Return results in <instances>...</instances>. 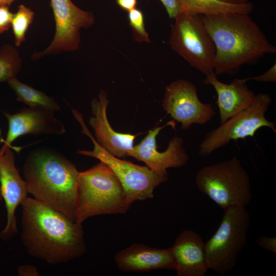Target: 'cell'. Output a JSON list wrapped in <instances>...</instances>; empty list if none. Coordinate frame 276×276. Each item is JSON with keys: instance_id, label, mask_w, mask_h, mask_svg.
Masks as SVG:
<instances>
[{"instance_id": "4fadbf2b", "label": "cell", "mask_w": 276, "mask_h": 276, "mask_svg": "<svg viewBox=\"0 0 276 276\" xmlns=\"http://www.w3.org/2000/svg\"><path fill=\"white\" fill-rule=\"evenodd\" d=\"M173 124L172 121H170L163 126L150 130L138 145L133 147L128 156L144 162L155 173L167 177L168 169L185 166L189 157L183 147L181 137L176 135L172 138L165 151L159 152L157 150V135L162 129Z\"/></svg>"}, {"instance_id": "9c48e42d", "label": "cell", "mask_w": 276, "mask_h": 276, "mask_svg": "<svg viewBox=\"0 0 276 276\" xmlns=\"http://www.w3.org/2000/svg\"><path fill=\"white\" fill-rule=\"evenodd\" d=\"M271 102L268 94L256 95L249 106L206 134L199 145V155L206 156L232 141L254 137L262 127H268L275 133V123L266 118Z\"/></svg>"}, {"instance_id": "f1b7e54d", "label": "cell", "mask_w": 276, "mask_h": 276, "mask_svg": "<svg viewBox=\"0 0 276 276\" xmlns=\"http://www.w3.org/2000/svg\"><path fill=\"white\" fill-rule=\"evenodd\" d=\"M117 4L123 10L129 12L136 8L137 0H116Z\"/></svg>"}, {"instance_id": "52a82bcc", "label": "cell", "mask_w": 276, "mask_h": 276, "mask_svg": "<svg viewBox=\"0 0 276 276\" xmlns=\"http://www.w3.org/2000/svg\"><path fill=\"white\" fill-rule=\"evenodd\" d=\"M72 112L82 126V133L87 135L94 144L92 150H79L77 153L95 157L106 164L112 170L123 188L129 206L134 201L153 198L155 188L165 181L168 177L155 173L148 167L135 165L112 155L95 139L86 127L81 114L75 109Z\"/></svg>"}, {"instance_id": "ac0fdd59", "label": "cell", "mask_w": 276, "mask_h": 276, "mask_svg": "<svg viewBox=\"0 0 276 276\" xmlns=\"http://www.w3.org/2000/svg\"><path fill=\"white\" fill-rule=\"evenodd\" d=\"M203 83L212 85L216 92L220 124L247 108L255 99L256 95L243 79H234L227 84L219 81L214 73L206 75Z\"/></svg>"}, {"instance_id": "cb8c5ba5", "label": "cell", "mask_w": 276, "mask_h": 276, "mask_svg": "<svg viewBox=\"0 0 276 276\" xmlns=\"http://www.w3.org/2000/svg\"><path fill=\"white\" fill-rule=\"evenodd\" d=\"M165 7L171 18H174L181 12L188 10L183 0H159Z\"/></svg>"}, {"instance_id": "44dd1931", "label": "cell", "mask_w": 276, "mask_h": 276, "mask_svg": "<svg viewBox=\"0 0 276 276\" xmlns=\"http://www.w3.org/2000/svg\"><path fill=\"white\" fill-rule=\"evenodd\" d=\"M22 60L16 47L9 43L0 48V83L16 77L21 68Z\"/></svg>"}, {"instance_id": "5bb4252c", "label": "cell", "mask_w": 276, "mask_h": 276, "mask_svg": "<svg viewBox=\"0 0 276 276\" xmlns=\"http://www.w3.org/2000/svg\"><path fill=\"white\" fill-rule=\"evenodd\" d=\"M8 120V129L6 140L0 151L13 148L12 143L18 137L26 134H57L65 132L63 124L54 116V112L41 108H24L11 114L3 112Z\"/></svg>"}, {"instance_id": "7c38bea8", "label": "cell", "mask_w": 276, "mask_h": 276, "mask_svg": "<svg viewBox=\"0 0 276 276\" xmlns=\"http://www.w3.org/2000/svg\"><path fill=\"white\" fill-rule=\"evenodd\" d=\"M2 142L1 139L0 144ZM10 148H7L4 152L0 151L1 192L7 212V222L0 237L4 241L12 239L17 234L16 210L29 193L26 182L16 167L15 155Z\"/></svg>"}, {"instance_id": "277c9868", "label": "cell", "mask_w": 276, "mask_h": 276, "mask_svg": "<svg viewBox=\"0 0 276 276\" xmlns=\"http://www.w3.org/2000/svg\"><path fill=\"white\" fill-rule=\"evenodd\" d=\"M123 188L105 163L80 172L75 208V219L82 224L88 218L106 214H125L129 209Z\"/></svg>"}, {"instance_id": "6da1fadb", "label": "cell", "mask_w": 276, "mask_h": 276, "mask_svg": "<svg viewBox=\"0 0 276 276\" xmlns=\"http://www.w3.org/2000/svg\"><path fill=\"white\" fill-rule=\"evenodd\" d=\"M21 205V239L29 255L55 265L85 254L82 224L33 197H27Z\"/></svg>"}, {"instance_id": "484cf974", "label": "cell", "mask_w": 276, "mask_h": 276, "mask_svg": "<svg viewBox=\"0 0 276 276\" xmlns=\"http://www.w3.org/2000/svg\"><path fill=\"white\" fill-rule=\"evenodd\" d=\"M246 82L250 80H255L262 82H275L276 81V63L263 74L255 77L243 79Z\"/></svg>"}, {"instance_id": "1f68e13d", "label": "cell", "mask_w": 276, "mask_h": 276, "mask_svg": "<svg viewBox=\"0 0 276 276\" xmlns=\"http://www.w3.org/2000/svg\"><path fill=\"white\" fill-rule=\"evenodd\" d=\"M3 200L2 195H1V187H0V202Z\"/></svg>"}, {"instance_id": "ffe728a7", "label": "cell", "mask_w": 276, "mask_h": 276, "mask_svg": "<svg viewBox=\"0 0 276 276\" xmlns=\"http://www.w3.org/2000/svg\"><path fill=\"white\" fill-rule=\"evenodd\" d=\"M188 10L201 15H218L228 13L250 14L254 6L251 3L233 5L220 0H183Z\"/></svg>"}, {"instance_id": "ba28073f", "label": "cell", "mask_w": 276, "mask_h": 276, "mask_svg": "<svg viewBox=\"0 0 276 276\" xmlns=\"http://www.w3.org/2000/svg\"><path fill=\"white\" fill-rule=\"evenodd\" d=\"M174 19L169 41L171 48L205 76L215 73V48L201 15L185 10Z\"/></svg>"}, {"instance_id": "2e32d148", "label": "cell", "mask_w": 276, "mask_h": 276, "mask_svg": "<svg viewBox=\"0 0 276 276\" xmlns=\"http://www.w3.org/2000/svg\"><path fill=\"white\" fill-rule=\"evenodd\" d=\"M178 276H204L209 269L205 242L191 229L183 231L170 248Z\"/></svg>"}, {"instance_id": "30bf717a", "label": "cell", "mask_w": 276, "mask_h": 276, "mask_svg": "<svg viewBox=\"0 0 276 276\" xmlns=\"http://www.w3.org/2000/svg\"><path fill=\"white\" fill-rule=\"evenodd\" d=\"M50 6L55 23L54 37L45 50L32 54L33 60L46 55L78 50L81 42V29L89 28L95 23L92 13L81 10L71 0H50Z\"/></svg>"}, {"instance_id": "9a60e30c", "label": "cell", "mask_w": 276, "mask_h": 276, "mask_svg": "<svg viewBox=\"0 0 276 276\" xmlns=\"http://www.w3.org/2000/svg\"><path fill=\"white\" fill-rule=\"evenodd\" d=\"M108 103L106 93L101 90L98 98L91 102L93 116L89 123L94 129L97 142L104 149L118 158L128 156L136 135L119 133L111 128L106 115Z\"/></svg>"}, {"instance_id": "4316f807", "label": "cell", "mask_w": 276, "mask_h": 276, "mask_svg": "<svg viewBox=\"0 0 276 276\" xmlns=\"http://www.w3.org/2000/svg\"><path fill=\"white\" fill-rule=\"evenodd\" d=\"M257 245L263 248L276 253V237H269L266 236H261L256 241Z\"/></svg>"}, {"instance_id": "7402d4cb", "label": "cell", "mask_w": 276, "mask_h": 276, "mask_svg": "<svg viewBox=\"0 0 276 276\" xmlns=\"http://www.w3.org/2000/svg\"><path fill=\"white\" fill-rule=\"evenodd\" d=\"M34 13L32 9L24 4L18 6L17 11L13 13L11 28L15 47H19L26 40V35L32 24Z\"/></svg>"}, {"instance_id": "f546056e", "label": "cell", "mask_w": 276, "mask_h": 276, "mask_svg": "<svg viewBox=\"0 0 276 276\" xmlns=\"http://www.w3.org/2000/svg\"><path fill=\"white\" fill-rule=\"evenodd\" d=\"M224 3L233 5H243L249 3V0H220Z\"/></svg>"}, {"instance_id": "7a4b0ae2", "label": "cell", "mask_w": 276, "mask_h": 276, "mask_svg": "<svg viewBox=\"0 0 276 276\" xmlns=\"http://www.w3.org/2000/svg\"><path fill=\"white\" fill-rule=\"evenodd\" d=\"M201 16L215 48L216 75L234 74L241 66L255 63L264 55L276 52L275 47L248 13Z\"/></svg>"}, {"instance_id": "4dcf8cb0", "label": "cell", "mask_w": 276, "mask_h": 276, "mask_svg": "<svg viewBox=\"0 0 276 276\" xmlns=\"http://www.w3.org/2000/svg\"><path fill=\"white\" fill-rule=\"evenodd\" d=\"M15 0H0V6L6 5L10 6Z\"/></svg>"}, {"instance_id": "5b68a950", "label": "cell", "mask_w": 276, "mask_h": 276, "mask_svg": "<svg viewBox=\"0 0 276 276\" xmlns=\"http://www.w3.org/2000/svg\"><path fill=\"white\" fill-rule=\"evenodd\" d=\"M195 185L223 210L246 208L251 199L249 176L235 156L201 168L196 173Z\"/></svg>"}, {"instance_id": "8fae6325", "label": "cell", "mask_w": 276, "mask_h": 276, "mask_svg": "<svg viewBox=\"0 0 276 276\" xmlns=\"http://www.w3.org/2000/svg\"><path fill=\"white\" fill-rule=\"evenodd\" d=\"M162 106L172 118L181 123L183 130L193 124H205L216 115L211 104L199 100L196 86L184 79L174 81L166 87Z\"/></svg>"}, {"instance_id": "d4e9b609", "label": "cell", "mask_w": 276, "mask_h": 276, "mask_svg": "<svg viewBox=\"0 0 276 276\" xmlns=\"http://www.w3.org/2000/svg\"><path fill=\"white\" fill-rule=\"evenodd\" d=\"M9 6H0V34L8 31L11 27L13 13L9 9Z\"/></svg>"}, {"instance_id": "e0dca14e", "label": "cell", "mask_w": 276, "mask_h": 276, "mask_svg": "<svg viewBox=\"0 0 276 276\" xmlns=\"http://www.w3.org/2000/svg\"><path fill=\"white\" fill-rule=\"evenodd\" d=\"M114 260L119 269L124 272L175 270L170 248L159 249L135 243L119 251Z\"/></svg>"}, {"instance_id": "3957f363", "label": "cell", "mask_w": 276, "mask_h": 276, "mask_svg": "<svg viewBox=\"0 0 276 276\" xmlns=\"http://www.w3.org/2000/svg\"><path fill=\"white\" fill-rule=\"evenodd\" d=\"M23 170L33 198L75 220L80 172L73 163L54 150L39 149L28 155Z\"/></svg>"}, {"instance_id": "d6986e66", "label": "cell", "mask_w": 276, "mask_h": 276, "mask_svg": "<svg viewBox=\"0 0 276 276\" xmlns=\"http://www.w3.org/2000/svg\"><path fill=\"white\" fill-rule=\"evenodd\" d=\"M11 88L15 92L17 101L29 107L41 108L56 111L61 108L54 98L44 93L20 82L16 77L8 81Z\"/></svg>"}, {"instance_id": "603a6c76", "label": "cell", "mask_w": 276, "mask_h": 276, "mask_svg": "<svg viewBox=\"0 0 276 276\" xmlns=\"http://www.w3.org/2000/svg\"><path fill=\"white\" fill-rule=\"evenodd\" d=\"M129 26L132 29L134 39L139 42H151L144 24L143 12L139 9L134 8L128 12Z\"/></svg>"}, {"instance_id": "8992f818", "label": "cell", "mask_w": 276, "mask_h": 276, "mask_svg": "<svg viewBox=\"0 0 276 276\" xmlns=\"http://www.w3.org/2000/svg\"><path fill=\"white\" fill-rule=\"evenodd\" d=\"M221 223L214 234L205 242L209 269L220 275L229 272L245 246L250 223L245 208L233 207L224 210Z\"/></svg>"}, {"instance_id": "83f0119b", "label": "cell", "mask_w": 276, "mask_h": 276, "mask_svg": "<svg viewBox=\"0 0 276 276\" xmlns=\"http://www.w3.org/2000/svg\"><path fill=\"white\" fill-rule=\"evenodd\" d=\"M17 273L20 276H38L39 272L37 268L32 265H23L17 268Z\"/></svg>"}]
</instances>
